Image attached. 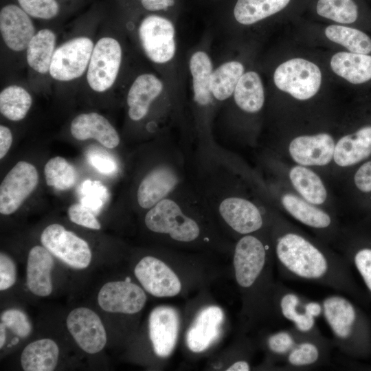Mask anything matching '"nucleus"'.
I'll return each mask as SVG.
<instances>
[{
	"label": "nucleus",
	"instance_id": "nucleus-22",
	"mask_svg": "<svg viewBox=\"0 0 371 371\" xmlns=\"http://www.w3.org/2000/svg\"><path fill=\"white\" fill-rule=\"evenodd\" d=\"M72 137L80 141L95 139L107 148H115L120 142V135L104 116L95 112L76 116L69 127Z\"/></svg>",
	"mask_w": 371,
	"mask_h": 371
},
{
	"label": "nucleus",
	"instance_id": "nucleus-35",
	"mask_svg": "<svg viewBox=\"0 0 371 371\" xmlns=\"http://www.w3.org/2000/svg\"><path fill=\"white\" fill-rule=\"evenodd\" d=\"M326 37L347 49L348 52L371 54V36L361 29L330 25L324 30Z\"/></svg>",
	"mask_w": 371,
	"mask_h": 371
},
{
	"label": "nucleus",
	"instance_id": "nucleus-10",
	"mask_svg": "<svg viewBox=\"0 0 371 371\" xmlns=\"http://www.w3.org/2000/svg\"><path fill=\"white\" fill-rule=\"evenodd\" d=\"M122 49L112 36H102L95 43L86 71L89 87L95 92L103 93L114 85L120 69Z\"/></svg>",
	"mask_w": 371,
	"mask_h": 371
},
{
	"label": "nucleus",
	"instance_id": "nucleus-23",
	"mask_svg": "<svg viewBox=\"0 0 371 371\" xmlns=\"http://www.w3.org/2000/svg\"><path fill=\"white\" fill-rule=\"evenodd\" d=\"M54 256L43 245L32 247L27 254L26 286L38 297H47L53 291L52 271Z\"/></svg>",
	"mask_w": 371,
	"mask_h": 371
},
{
	"label": "nucleus",
	"instance_id": "nucleus-25",
	"mask_svg": "<svg viewBox=\"0 0 371 371\" xmlns=\"http://www.w3.org/2000/svg\"><path fill=\"white\" fill-rule=\"evenodd\" d=\"M333 71L355 86L371 85V54L339 52L330 58Z\"/></svg>",
	"mask_w": 371,
	"mask_h": 371
},
{
	"label": "nucleus",
	"instance_id": "nucleus-36",
	"mask_svg": "<svg viewBox=\"0 0 371 371\" xmlns=\"http://www.w3.org/2000/svg\"><path fill=\"white\" fill-rule=\"evenodd\" d=\"M295 189L308 202L319 205L326 199V188L317 175L304 166H296L289 172Z\"/></svg>",
	"mask_w": 371,
	"mask_h": 371
},
{
	"label": "nucleus",
	"instance_id": "nucleus-11",
	"mask_svg": "<svg viewBox=\"0 0 371 371\" xmlns=\"http://www.w3.org/2000/svg\"><path fill=\"white\" fill-rule=\"evenodd\" d=\"M95 43L86 36L71 38L56 47L49 75L58 82H70L87 70Z\"/></svg>",
	"mask_w": 371,
	"mask_h": 371
},
{
	"label": "nucleus",
	"instance_id": "nucleus-49",
	"mask_svg": "<svg viewBox=\"0 0 371 371\" xmlns=\"http://www.w3.org/2000/svg\"><path fill=\"white\" fill-rule=\"evenodd\" d=\"M142 6L149 11L167 10L175 4V0H141Z\"/></svg>",
	"mask_w": 371,
	"mask_h": 371
},
{
	"label": "nucleus",
	"instance_id": "nucleus-37",
	"mask_svg": "<svg viewBox=\"0 0 371 371\" xmlns=\"http://www.w3.org/2000/svg\"><path fill=\"white\" fill-rule=\"evenodd\" d=\"M243 74L244 66L238 61H229L220 65L212 74L210 90L212 95L220 101L229 98Z\"/></svg>",
	"mask_w": 371,
	"mask_h": 371
},
{
	"label": "nucleus",
	"instance_id": "nucleus-18",
	"mask_svg": "<svg viewBox=\"0 0 371 371\" xmlns=\"http://www.w3.org/2000/svg\"><path fill=\"white\" fill-rule=\"evenodd\" d=\"M30 16L14 4L3 6L0 11V32L8 49L15 52L25 51L36 31Z\"/></svg>",
	"mask_w": 371,
	"mask_h": 371
},
{
	"label": "nucleus",
	"instance_id": "nucleus-13",
	"mask_svg": "<svg viewBox=\"0 0 371 371\" xmlns=\"http://www.w3.org/2000/svg\"><path fill=\"white\" fill-rule=\"evenodd\" d=\"M146 293L139 284L129 279L109 281L100 289L97 302L105 312L133 316L144 309Z\"/></svg>",
	"mask_w": 371,
	"mask_h": 371
},
{
	"label": "nucleus",
	"instance_id": "nucleus-12",
	"mask_svg": "<svg viewBox=\"0 0 371 371\" xmlns=\"http://www.w3.org/2000/svg\"><path fill=\"white\" fill-rule=\"evenodd\" d=\"M39 175L36 168L25 161H18L6 174L0 185V213L16 212L36 188Z\"/></svg>",
	"mask_w": 371,
	"mask_h": 371
},
{
	"label": "nucleus",
	"instance_id": "nucleus-8",
	"mask_svg": "<svg viewBox=\"0 0 371 371\" xmlns=\"http://www.w3.org/2000/svg\"><path fill=\"white\" fill-rule=\"evenodd\" d=\"M182 326L179 311L173 306L158 305L150 312L147 337L153 356L159 361L168 359L179 342Z\"/></svg>",
	"mask_w": 371,
	"mask_h": 371
},
{
	"label": "nucleus",
	"instance_id": "nucleus-43",
	"mask_svg": "<svg viewBox=\"0 0 371 371\" xmlns=\"http://www.w3.org/2000/svg\"><path fill=\"white\" fill-rule=\"evenodd\" d=\"M69 219L74 223L93 230H100L101 223L89 207L82 203H74L67 211Z\"/></svg>",
	"mask_w": 371,
	"mask_h": 371
},
{
	"label": "nucleus",
	"instance_id": "nucleus-46",
	"mask_svg": "<svg viewBox=\"0 0 371 371\" xmlns=\"http://www.w3.org/2000/svg\"><path fill=\"white\" fill-rule=\"evenodd\" d=\"M355 183L362 192H371V161L363 164L355 175Z\"/></svg>",
	"mask_w": 371,
	"mask_h": 371
},
{
	"label": "nucleus",
	"instance_id": "nucleus-7",
	"mask_svg": "<svg viewBox=\"0 0 371 371\" xmlns=\"http://www.w3.org/2000/svg\"><path fill=\"white\" fill-rule=\"evenodd\" d=\"M322 80L319 67L302 58H293L283 62L273 74L276 87L300 100L315 96L320 89Z\"/></svg>",
	"mask_w": 371,
	"mask_h": 371
},
{
	"label": "nucleus",
	"instance_id": "nucleus-50",
	"mask_svg": "<svg viewBox=\"0 0 371 371\" xmlns=\"http://www.w3.org/2000/svg\"><path fill=\"white\" fill-rule=\"evenodd\" d=\"M7 328L5 326L0 322V348L2 349L7 341Z\"/></svg>",
	"mask_w": 371,
	"mask_h": 371
},
{
	"label": "nucleus",
	"instance_id": "nucleus-47",
	"mask_svg": "<svg viewBox=\"0 0 371 371\" xmlns=\"http://www.w3.org/2000/svg\"><path fill=\"white\" fill-rule=\"evenodd\" d=\"M91 164L99 171L104 173H110L115 169L112 159L103 154L96 153L90 155Z\"/></svg>",
	"mask_w": 371,
	"mask_h": 371
},
{
	"label": "nucleus",
	"instance_id": "nucleus-21",
	"mask_svg": "<svg viewBox=\"0 0 371 371\" xmlns=\"http://www.w3.org/2000/svg\"><path fill=\"white\" fill-rule=\"evenodd\" d=\"M335 146L328 133L302 135L291 142L289 153L293 160L302 166H324L333 158Z\"/></svg>",
	"mask_w": 371,
	"mask_h": 371
},
{
	"label": "nucleus",
	"instance_id": "nucleus-34",
	"mask_svg": "<svg viewBox=\"0 0 371 371\" xmlns=\"http://www.w3.org/2000/svg\"><path fill=\"white\" fill-rule=\"evenodd\" d=\"M32 104V97L30 92L17 85H11L0 92V113L12 122L24 119Z\"/></svg>",
	"mask_w": 371,
	"mask_h": 371
},
{
	"label": "nucleus",
	"instance_id": "nucleus-4",
	"mask_svg": "<svg viewBox=\"0 0 371 371\" xmlns=\"http://www.w3.org/2000/svg\"><path fill=\"white\" fill-rule=\"evenodd\" d=\"M144 225L150 232L185 247H203L211 245L212 236L207 224L169 196L148 210Z\"/></svg>",
	"mask_w": 371,
	"mask_h": 371
},
{
	"label": "nucleus",
	"instance_id": "nucleus-33",
	"mask_svg": "<svg viewBox=\"0 0 371 371\" xmlns=\"http://www.w3.org/2000/svg\"><path fill=\"white\" fill-rule=\"evenodd\" d=\"M291 0H237L234 8L236 20L251 25L283 10Z\"/></svg>",
	"mask_w": 371,
	"mask_h": 371
},
{
	"label": "nucleus",
	"instance_id": "nucleus-38",
	"mask_svg": "<svg viewBox=\"0 0 371 371\" xmlns=\"http://www.w3.org/2000/svg\"><path fill=\"white\" fill-rule=\"evenodd\" d=\"M44 175L48 186L61 191L71 188L77 181L75 168L60 156L54 157L47 161Z\"/></svg>",
	"mask_w": 371,
	"mask_h": 371
},
{
	"label": "nucleus",
	"instance_id": "nucleus-17",
	"mask_svg": "<svg viewBox=\"0 0 371 371\" xmlns=\"http://www.w3.org/2000/svg\"><path fill=\"white\" fill-rule=\"evenodd\" d=\"M218 212L224 224L241 236L255 234L264 226V219L260 210L253 203L243 198H225L218 206Z\"/></svg>",
	"mask_w": 371,
	"mask_h": 371
},
{
	"label": "nucleus",
	"instance_id": "nucleus-45",
	"mask_svg": "<svg viewBox=\"0 0 371 371\" xmlns=\"http://www.w3.org/2000/svg\"><path fill=\"white\" fill-rule=\"evenodd\" d=\"M351 259L367 288L371 292V248L358 249Z\"/></svg>",
	"mask_w": 371,
	"mask_h": 371
},
{
	"label": "nucleus",
	"instance_id": "nucleus-26",
	"mask_svg": "<svg viewBox=\"0 0 371 371\" xmlns=\"http://www.w3.org/2000/svg\"><path fill=\"white\" fill-rule=\"evenodd\" d=\"M371 155V124L342 137L335 146L333 159L342 167L355 165Z\"/></svg>",
	"mask_w": 371,
	"mask_h": 371
},
{
	"label": "nucleus",
	"instance_id": "nucleus-9",
	"mask_svg": "<svg viewBox=\"0 0 371 371\" xmlns=\"http://www.w3.org/2000/svg\"><path fill=\"white\" fill-rule=\"evenodd\" d=\"M40 240L56 258L71 269H85L91 263L92 251L89 243L59 223L45 227Z\"/></svg>",
	"mask_w": 371,
	"mask_h": 371
},
{
	"label": "nucleus",
	"instance_id": "nucleus-5",
	"mask_svg": "<svg viewBox=\"0 0 371 371\" xmlns=\"http://www.w3.org/2000/svg\"><path fill=\"white\" fill-rule=\"evenodd\" d=\"M227 315L214 302H205L191 314L183 333V346L189 353L201 355L212 350L223 337Z\"/></svg>",
	"mask_w": 371,
	"mask_h": 371
},
{
	"label": "nucleus",
	"instance_id": "nucleus-27",
	"mask_svg": "<svg viewBox=\"0 0 371 371\" xmlns=\"http://www.w3.org/2000/svg\"><path fill=\"white\" fill-rule=\"evenodd\" d=\"M59 347L49 338L34 340L23 348L20 363L25 371H52L59 359Z\"/></svg>",
	"mask_w": 371,
	"mask_h": 371
},
{
	"label": "nucleus",
	"instance_id": "nucleus-44",
	"mask_svg": "<svg viewBox=\"0 0 371 371\" xmlns=\"http://www.w3.org/2000/svg\"><path fill=\"white\" fill-rule=\"evenodd\" d=\"M17 269L14 260L3 251L0 253V291L13 286L16 281Z\"/></svg>",
	"mask_w": 371,
	"mask_h": 371
},
{
	"label": "nucleus",
	"instance_id": "nucleus-32",
	"mask_svg": "<svg viewBox=\"0 0 371 371\" xmlns=\"http://www.w3.org/2000/svg\"><path fill=\"white\" fill-rule=\"evenodd\" d=\"M302 333L293 327L269 333L263 336L260 346L265 352L267 367L283 363L288 353L294 346Z\"/></svg>",
	"mask_w": 371,
	"mask_h": 371
},
{
	"label": "nucleus",
	"instance_id": "nucleus-20",
	"mask_svg": "<svg viewBox=\"0 0 371 371\" xmlns=\"http://www.w3.org/2000/svg\"><path fill=\"white\" fill-rule=\"evenodd\" d=\"M179 183V176L170 166L161 165L149 171L137 190L139 206L149 210L168 197Z\"/></svg>",
	"mask_w": 371,
	"mask_h": 371
},
{
	"label": "nucleus",
	"instance_id": "nucleus-14",
	"mask_svg": "<svg viewBox=\"0 0 371 371\" xmlns=\"http://www.w3.org/2000/svg\"><path fill=\"white\" fill-rule=\"evenodd\" d=\"M271 311L272 315L289 321L300 333H311L318 330L313 301L300 296L278 282L272 294Z\"/></svg>",
	"mask_w": 371,
	"mask_h": 371
},
{
	"label": "nucleus",
	"instance_id": "nucleus-19",
	"mask_svg": "<svg viewBox=\"0 0 371 371\" xmlns=\"http://www.w3.org/2000/svg\"><path fill=\"white\" fill-rule=\"evenodd\" d=\"M330 348V343L319 330L302 333L284 359V368L304 370L317 366L328 359Z\"/></svg>",
	"mask_w": 371,
	"mask_h": 371
},
{
	"label": "nucleus",
	"instance_id": "nucleus-42",
	"mask_svg": "<svg viewBox=\"0 0 371 371\" xmlns=\"http://www.w3.org/2000/svg\"><path fill=\"white\" fill-rule=\"evenodd\" d=\"M20 7L30 16L48 20L59 12V5L56 0H17Z\"/></svg>",
	"mask_w": 371,
	"mask_h": 371
},
{
	"label": "nucleus",
	"instance_id": "nucleus-39",
	"mask_svg": "<svg viewBox=\"0 0 371 371\" xmlns=\"http://www.w3.org/2000/svg\"><path fill=\"white\" fill-rule=\"evenodd\" d=\"M318 15L341 24H353L359 18V11L354 0H318Z\"/></svg>",
	"mask_w": 371,
	"mask_h": 371
},
{
	"label": "nucleus",
	"instance_id": "nucleus-24",
	"mask_svg": "<svg viewBox=\"0 0 371 371\" xmlns=\"http://www.w3.org/2000/svg\"><path fill=\"white\" fill-rule=\"evenodd\" d=\"M161 81L155 75L144 74L137 76L127 94L128 115L133 121L142 120L148 113L152 102L163 90Z\"/></svg>",
	"mask_w": 371,
	"mask_h": 371
},
{
	"label": "nucleus",
	"instance_id": "nucleus-48",
	"mask_svg": "<svg viewBox=\"0 0 371 371\" xmlns=\"http://www.w3.org/2000/svg\"><path fill=\"white\" fill-rule=\"evenodd\" d=\"M13 142L10 129L3 124L0 125V159H2L8 153Z\"/></svg>",
	"mask_w": 371,
	"mask_h": 371
},
{
	"label": "nucleus",
	"instance_id": "nucleus-2",
	"mask_svg": "<svg viewBox=\"0 0 371 371\" xmlns=\"http://www.w3.org/2000/svg\"><path fill=\"white\" fill-rule=\"evenodd\" d=\"M273 252L275 264L284 278L315 283L339 292H353L348 263L300 234H278Z\"/></svg>",
	"mask_w": 371,
	"mask_h": 371
},
{
	"label": "nucleus",
	"instance_id": "nucleus-28",
	"mask_svg": "<svg viewBox=\"0 0 371 371\" xmlns=\"http://www.w3.org/2000/svg\"><path fill=\"white\" fill-rule=\"evenodd\" d=\"M56 45V35L54 31L48 28L36 31L25 49L28 66L36 73L49 74Z\"/></svg>",
	"mask_w": 371,
	"mask_h": 371
},
{
	"label": "nucleus",
	"instance_id": "nucleus-15",
	"mask_svg": "<svg viewBox=\"0 0 371 371\" xmlns=\"http://www.w3.org/2000/svg\"><path fill=\"white\" fill-rule=\"evenodd\" d=\"M175 27L168 19L150 15L138 28L142 47L152 62L162 64L170 61L175 54Z\"/></svg>",
	"mask_w": 371,
	"mask_h": 371
},
{
	"label": "nucleus",
	"instance_id": "nucleus-6",
	"mask_svg": "<svg viewBox=\"0 0 371 371\" xmlns=\"http://www.w3.org/2000/svg\"><path fill=\"white\" fill-rule=\"evenodd\" d=\"M322 306V315L331 331L335 346L346 353L355 352L359 325L357 308L348 298L339 294L326 296Z\"/></svg>",
	"mask_w": 371,
	"mask_h": 371
},
{
	"label": "nucleus",
	"instance_id": "nucleus-1",
	"mask_svg": "<svg viewBox=\"0 0 371 371\" xmlns=\"http://www.w3.org/2000/svg\"><path fill=\"white\" fill-rule=\"evenodd\" d=\"M273 252L258 236H241L232 256L233 275L241 297L240 331L246 333L272 315Z\"/></svg>",
	"mask_w": 371,
	"mask_h": 371
},
{
	"label": "nucleus",
	"instance_id": "nucleus-29",
	"mask_svg": "<svg viewBox=\"0 0 371 371\" xmlns=\"http://www.w3.org/2000/svg\"><path fill=\"white\" fill-rule=\"evenodd\" d=\"M237 106L247 113H256L263 106L265 92L258 73L249 71L240 77L234 92Z\"/></svg>",
	"mask_w": 371,
	"mask_h": 371
},
{
	"label": "nucleus",
	"instance_id": "nucleus-41",
	"mask_svg": "<svg viewBox=\"0 0 371 371\" xmlns=\"http://www.w3.org/2000/svg\"><path fill=\"white\" fill-rule=\"evenodd\" d=\"M0 321L7 330L21 339L27 338L32 332V324L28 315L20 308L3 310L0 315Z\"/></svg>",
	"mask_w": 371,
	"mask_h": 371
},
{
	"label": "nucleus",
	"instance_id": "nucleus-31",
	"mask_svg": "<svg viewBox=\"0 0 371 371\" xmlns=\"http://www.w3.org/2000/svg\"><path fill=\"white\" fill-rule=\"evenodd\" d=\"M285 210L296 220L317 229H325L330 227L332 219L324 210L304 201L300 197L286 194L282 198Z\"/></svg>",
	"mask_w": 371,
	"mask_h": 371
},
{
	"label": "nucleus",
	"instance_id": "nucleus-3",
	"mask_svg": "<svg viewBox=\"0 0 371 371\" xmlns=\"http://www.w3.org/2000/svg\"><path fill=\"white\" fill-rule=\"evenodd\" d=\"M133 274L149 295L158 298L182 296L212 280L218 270L200 257L176 252L146 254L135 264Z\"/></svg>",
	"mask_w": 371,
	"mask_h": 371
},
{
	"label": "nucleus",
	"instance_id": "nucleus-30",
	"mask_svg": "<svg viewBox=\"0 0 371 371\" xmlns=\"http://www.w3.org/2000/svg\"><path fill=\"white\" fill-rule=\"evenodd\" d=\"M190 70L192 76L194 100L201 106L212 102L210 90L212 64L209 56L204 52H196L190 60Z\"/></svg>",
	"mask_w": 371,
	"mask_h": 371
},
{
	"label": "nucleus",
	"instance_id": "nucleus-16",
	"mask_svg": "<svg viewBox=\"0 0 371 371\" xmlns=\"http://www.w3.org/2000/svg\"><path fill=\"white\" fill-rule=\"evenodd\" d=\"M67 328L78 347L94 355L101 352L107 342V335L100 316L92 309L79 306L66 318Z\"/></svg>",
	"mask_w": 371,
	"mask_h": 371
},
{
	"label": "nucleus",
	"instance_id": "nucleus-40",
	"mask_svg": "<svg viewBox=\"0 0 371 371\" xmlns=\"http://www.w3.org/2000/svg\"><path fill=\"white\" fill-rule=\"evenodd\" d=\"M254 346L246 338L240 339L233 348L227 352L225 363L219 368L225 371H249L252 370L251 357Z\"/></svg>",
	"mask_w": 371,
	"mask_h": 371
}]
</instances>
